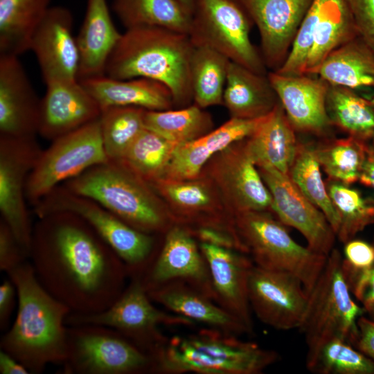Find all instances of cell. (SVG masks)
<instances>
[{"mask_svg":"<svg viewBox=\"0 0 374 374\" xmlns=\"http://www.w3.org/2000/svg\"><path fill=\"white\" fill-rule=\"evenodd\" d=\"M253 25L238 0H195L189 36L230 61L256 73L267 74L262 55L251 42Z\"/></svg>","mask_w":374,"mask_h":374,"instance_id":"10","label":"cell"},{"mask_svg":"<svg viewBox=\"0 0 374 374\" xmlns=\"http://www.w3.org/2000/svg\"><path fill=\"white\" fill-rule=\"evenodd\" d=\"M28 256L8 225L0 220V270L6 274L24 262Z\"/></svg>","mask_w":374,"mask_h":374,"instance_id":"47","label":"cell"},{"mask_svg":"<svg viewBox=\"0 0 374 374\" xmlns=\"http://www.w3.org/2000/svg\"><path fill=\"white\" fill-rule=\"evenodd\" d=\"M213 156L200 140L179 144L160 179L188 180L199 177L204 168Z\"/></svg>","mask_w":374,"mask_h":374,"instance_id":"43","label":"cell"},{"mask_svg":"<svg viewBox=\"0 0 374 374\" xmlns=\"http://www.w3.org/2000/svg\"><path fill=\"white\" fill-rule=\"evenodd\" d=\"M29 253L42 285L72 314L109 308L129 277L116 252L80 217L55 212L37 218Z\"/></svg>","mask_w":374,"mask_h":374,"instance_id":"1","label":"cell"},{"mask_svg":"<svg viewBox=\"0 0 374 374\" xmlns=\"http://www.w3.org/2000/svg\"><path fill=\"white\" fill-rule=\"evenodd\" d=\"M73 16L63 6H51L36 28L30 44L45 84L78 80L79 53L72 33Z\"/></svg>","mask_w":374,"mask_h":374,"instance_id":"19","label":"cell"},{"mask_svg":"<svg viewBox=\"0 0 374 374\" xmlns=\"http://www.w3.org/2000/svg\"><path fill=\"white\" fill-rule=\"evenodd\" d=\"M61 185L94 200L147 233H166L174 222L168 206L153 188L118 162L98 164Z\"/></svg>","mask_w":374,"mask_h":374,"instance_id":"5","label":"cell"},{"mask_svg":"<svg viewBox=\"0 0 374 374\" xmlns=\"http://www.w3.org/2000/svg\"><path fill=\"white\" fill-rule=\"evenodd\" d=\"M208 267L214 301L253 332L248 278L254 265L247 254L199 242Z\"/></svg>","mask_w":374,"mask_h":374,"instance_id":"21","label":"cell"},{"mask_svg":"<svg viewBox=\"0 0 374 374\" xmlns=\"http://www.w3.org/2000/svg\"><path fill=\"white\" fill-rule=\"evenodd\" d=\"M178 145L145 128L115 162L150 184L163 176Z\"/></svg>","mask_w":374,"mask_h":374,"instance_id":"38","label":"cell"},{"mask_svg":"<svg viewBox=\"0 0 374 374\" xmlns=\"http://www.w3.org/2000/svg\"><path fill=\"white\" fill-rule=\"evenodd\" d=\"M231 61L205 45H195L190 60L194 104L201 108L221 105Z\"/></svg>","mask_w":374,"mask_h":374,"instance_id":"35","label":"cell"},{"mask_svg":"<svg viewBox=\"0 0 374 374\" xmlns=\"http://www.w3.org/2000/svg\"><path fill=\"white\" fill-rule=\"evenodd\" d=\"M64 374L154 373L152 356L116 330L96 324L67 326Z\"/></svg>","mask_w":374,"mask_h":374,"instance_id":"9","label":"cell"},{"mask_svg":"<svg viewBox=\"0 0 374 374\" xmlns=\"http://www.w3.org/2000/svg\"><path fill=\"white\" fill-rule=\"evenodd\" d=\"M42 150L35 136H0L1 219L8 225L28 258L33 226L26 207V188Z\"/></svg>","mask_w":374,"mask_h":374,"instance_id":"13","label":"cell"},{"mask_svg":"<svg viewBox=\"0 0 374 374\" xmlns=\"http://www.w3.org/2000/svg\"><path fill=\"white\" fill-rule=\"evenodd\" d=\"M122 33L116 28L106 0H87L76 42L79 53L78 80L105 75L109 58Z\"/></svg>","mask_w":374,"mask_h":374,"instance_id":"26","label":"cell"},{"mask_svg":"<svg viewBox=\"0 0 374 374\" xmlns=\"http://www.w3.org/2000/svg\"><path fill=\"white\" fill-rule=\"evenodd\" d=\"M326 184L339 218L336 236L341 242L355 238L374 224V198L365 197L350 185L338 181L328 179Z\"/></svg>","mask_w":374,"mask_h":374,"instance_id":"39","label":"cell"},{"mask_svg":"<svg viewBox=\"0 0 374 374\" xmlns=\"http://www.w3.org/2000/svg\"><path fill=\"white\" fill-rule=\"evenodd\" d=\"M145 127L177 144L198 139L213 130L211 115L195 104L177 109L146 110Z\"/></svg>","mask_w":374,"mask_h":374,"instance_id":"37","label":"cell"},{"mask_svg":"<svg viewBox=\"0 0 374 374\" xmlns=\"http://www.w3.org/2000/svg\"><path fill=\"white\" fill-rule=\"evenodd\" d=\"M318 21L304 74L314 75L335 49L358 35L347 0H320Z\"/></svg>","mask_w":374,"mask_h":374,"instance_id":"31","label":"cell"},{"mask_svg":"<svg viewBox=\"0 0 374 374\" xmlns=\"http://www.w3.org/2000/svg\"><path fill=\"white\" fill-rule=\"evenodd\" d=\"M18 57L0 55V136L33 137L38 134L41 98Z\"/></svg>","mask_w":374,"mask_h":374,"instance_id":"22","label":"cell"},{"mask_svg":"<svg viewBox=\"0 0 374 374\" xmlns=\"http://www.w3.org/2000/svg\"><path fill=\"white\" fill-rule=\"evenodd\" d=\"M79 82L101 109L109 107H136L146 110H166L175 107L170 89L154 80H122L104 75Z\"/></svg>","mask_w":374,"mask_h":374,"instance_id":"27","label":"cell"},{"mask_svg":"<svg viewBox=\"0 0 374 374\" xmlns=\"http://www.w3.org/2000/svg\"><path fill=\"white\" fill-rule=\"evenodd\" d=\"M145 111L136 107H109L101 109V136L109 161H118L145 129Z\"/></svg>","mask_w":374,"mask_h":374,"instance_id":"41","label":"cell"},{"mask_svg":"<svg viewBox=\"0 0 374 374\" xmlns=\"http://www.w3.org/2000/svg\"><path fill=\"white\" fill-rule=\"evenodd\" d=\"M17 301V292L15 285L8 277L0 285V329L8 330L14 308Z\"/></svg>","mask_w":374,"mask_h":374,"instance_id":"49","label":"cell"},{"mask_svg":"<svg viewBox=\"0 0 374 374\" xmlns=\"http://www.w3.org/2000/svg\"><path fill=\"white\" fill-rule=\"evenodd\" d=\"M113 9L126 28L157 26L189 34L192 15L177 0H114Z\"/></svg>","mask_w":374,"mask_h":374,"instance_id":"34","label":"cell"},{"mask_svg":"<svg viewBox=\"0 0 374 374\" xmlns=\"http://www.w3.org/2000/svg\"><path fill=\"white\" fill-rule=\"evenodd\" d=\"M279 103L267 74L256 73L231 61L222 103L231 118H262L270 114Z\"/></svg>","mask_w":374,"mask_h":374,"instance_id":"29","label":"cell"},{"mask_svg":"<svg viewBox=\"0 0 374 374\" xmlns=\"http://www.w3.org/2000/svg\"><path fill=\"white\" fill-rule=\"evenodd\" d=\"M272 197V211L285 226L299 231L313 251L328 256L336 234L323 213L310 201L288 175L269 167L258 168Z\"/></svg>","mask_w":374,"mask_h":374,"instance_id":"16","label":"cell"},{"mask_svg":"<svg viewBox=\"0 0 374 374\" xmlns=\"http://www.w3.org/2000/svg\"><path fill=\"white\" fill-rule=\"evenodd\" d=\"M37 217L55 212L75 214L85 222L124 262L129 278L143 276L153 262V234L139 231L94 200L59 185L33 206Z\"/></svg>","mask_w":374,"mask_h":374,"instance_id":"7","label":"cell"},{"mask_svg":"<svg viewBox=\"0 0 374 374\" xmlns=\"http://www.w3.org/2000/svg\"><path fill=\"white\" fill-rule=\"evenodd\" d=\"M366 98H367L369 100V101L371 102V103L374 106V96H368V97H366Z\"/></svg>","mask_w":374,"mask_h":374,"instance_id":"54","label":"cell"},{"mask_svg":"<svg viewBox=\"0 0 374 374\" xmlns=\"http://www.w3.org/2000/svg\"><path fill=\"white\" fill-rule=\"evenodd\" d=\"M359 181L374 192V149L368 157L363 166Z\"/></svg>","mask_w":374,"mask_h":374,"instance_id":"52","label":"cell"},{"mask_svg":"<svg viewBox=\"0 0 374 374\" xmlns=\"http://www.w3.org/2000/svg\"><path fill=\"white\" fill-rule=\"evenodd\" d=\"M258 30L266 67L276 71L291 50L312 0H238Z\"/></svg>","mask_w":374,"mask_h":374,"instance_id":"18","label":"cell"},{"mask_svg":"<svg viewBox=\"0 0 374 374\" xmlns=\"http://www.w3.org/2000/svg\"><path fill=\"white\" fill-rule=\"evenodd\" d=\"M358 35L374 52V0H347Z\"/></svg>","mask_w":374,"mask_h":374,"instance_id":"48","label":"cell"},{"mask_svg":"<svg viewBox=\"0 0 374 374\" xmlns=\"http://www.w3.org/2000/svg\"><path fill=\"white\" fill-rule=\"evenodd\" d=\"M314 75L353 90L374 88V52L357 35L332 51Z\"/></svg>","mask_w":374,"mask_h":374,"instance_id":"30","label":"cell"},{"mask_svg":"<svg viewBox=\"0 0 374 374\" xmlns=\"http://www.w3.org/2000/svg\"><path fill=\"white\" fill-rule=\"evenodd\" d=\"M38 134L53 141L99 118L101 109L79 80L46 84Z\"/></svg>","mask_w":374,"mask_h":374,"instance_id":"23","label":"cell"},{"mask_svg":"<svg viewBox=\"0 0 374 374\" xmlns=\"http://www.w3.org/2000/svg\"><path fill=\"white\" fill-rule=\"evenodd\" d=\"M250 306L263 323L280 330L299 328L309 294L295 276L255 265L248 278Z\"/></svg>","mask_w":374,"mask_h":374,"instance_id":"15","label":"cell"},{"mask_svg":"<svg viewBox=\"0 0 374 374\" xmlns=\"http://www.w3.org/2000/svg\"><path fill=\"white\" fill-rule=\"evenodd\" d=\"M179 4L192 15L195 0H177Z\"/></svg>","mask_w":374,"mask_h":374,"instance_id":"53","label":"cell"},{"mask_svg":"<svg viewBox=\"0 0 374 374\" xmlns=\"http://www.w3.org/2000/svg\"><path fill=\"white\" fill-rule=\"evenodd\" d=\"M343 273L353 296L360 303L365 314L374 321V263L360 271Z\"/></svg>","mask_w":374,"mask_h":374,"instance_id":"45","label":"cell"},{"mask_svg":"<svg viewBox=\"0 0 374 374\" xmlns=\"http://www.w3.org/2000/svg\"><path fill=\"white\" fill-rule=\"evenodd\" d=\"M306 367L317 374H374V361L340 338L308 349Z\"/></svg>","mask_w":374,"mask_h":374,"instance_id":"40","label":"cell"},{"mask_svg":"<svg viewBox=\"0 0 374 374\" xmlns=\"http://www.w3.org/2000/svg\"><path fill=\"white\" fill-rule=\"evenodd\" d=\"M150 185L170 204L172 219L179 224H235L234 218L221 214L222 208L217 198L220 194L209 179H159Z\"/></svg>","mask_w":374,"mask_h":374,"instance_id":"24","label":"cell"},{"mask_svg":"<svg viewBox=\"0 0 374 374\" xmlns=\"http://www.w3.org/2000/svg\"><path fill=\"white\" fill-rule=\"evenodd\" d=\"M1 374H28V370L8 353L0 350Z\"/></svg>","mask_w":374,"mask_h":374,"instance_id":"51","label":"cell"},{"mask_svg":"<svg viewBox=\"0 0 374 374\" xmlns=\"http://www.w3.org/2000/svg\"><path fill=\"white\" fill-rule=\"evenodd\" d=\"M373 146L374 147V141H373Z\"/></svg>","mask_w":374,"mask_h":374,"instance_id":"55","label":"cell"},{"mask_svg":"<svg viewBox=\"0 0 374 374\" xmlns=\"http://www.w3.org/2000/svg\"><path fill=\"white\" fill-rule=\"evenodd\" d=\"M120 296L106 310L91 314L71 313L66 326L96 324L112 328L150 354L165 339L164 326H193V321L170 314L156 308L148 296L141 276H134Z\"/></svg>","mask_w":374,"mask_h":374,"instance_id":"12","label":"cell"},{"mask_svg":"<svg viewBox=\"0 0 374 374\" xmlns=\"http://www.w3.org/2000/svg\"><path fill=\"white\" fill-rule=\"evenodd\" d=\"M108 161L98 118L52 141L42 150L28 177L26 199L33 206L57 186Z\"/></svg>","mask_w":374,"mask_h":374,"instance_id":"11","label":"cell"},{"mask_svg":"<svg viewBox=\"0 0 374 374\" xmlns=\"http://www.w3.org/2000/svg\"><path fill=\"white\" fill-rule=\"evenodd\" d=\"M326 109L331 125L347 136L373 142L374 106L367 98L353 89L329 84Z\"/></svg>","mask_w":374,"mask_h":374,"instance_id":"33","label":"cell"},{"mask_svg":"<svg viewBox=\"0 0 374 374\" xmlns=\"http://www.w3.org/2000/svg\"><path fill=\"white\" fill-rule=\"evenodd\" d=\"M269 80L296 132L323 135L331 124L326 109L329 84L316 75L270 71Z\"/></svg>","mask_w":374,"mask_h":374,"instance_id":"20","label":"cell"},{"mask_svg":"<svg viewBox=\"0 0 374 374\" xmlns=\"http://www.w3.org/2000/svg\"><path fill=\"white\" fill-rule=\"evenodd\" d=\"M341 262L342 255L333 249L309 293L305 314L299 328L305 337L308 349L333 338L343 339L354 345L357 338V321L365 312L353 298Z\"/></svg>","mask_w":374,"mask_h":374,"instance_id":"8","label":"cell"},{"mask_svg":"<svg viewBox=\"0 0 374 374\" xmlns=\"http://www.w3.org/2000/svg\"><path fill=\"white\" fill-rule=\"evenodd\" d=\"M187 227L199 242L236 250L247 254L235 225L202 224L193 228Z\"/></svg>","mask_w":374,"mask_h":374,"instance_id":"44","label":"cell"},{"mask_svg":"<svg viewBox=\"0 0 374 374\" xmlns=\"http://www.w3.org/2000/svg\"><path fill=\"white\" fill-rule=\"evenodd\" d=\"M374 263V242L353 238L344 247L341 267L344 272L360 271Z\"/></svg>","mask_w":374,"mask_h":374,"instance_id":"46","label":"cell"},{"mask_svg":"<svg viewBox=\"0 0 374 374\" xmlns=\"http://www.w3.org/2000/svg\"><path fill=\"white\" fill-rule=\"evenodd\" d=\"M148 294L153 302L195 323L236 336L250 334L239 320L214 300L185 282H169Z\"/></svg>","mask_w":374,"mask_h":374,"instance_id":"25","label":"cell"},{"mask_svg":"<svg viewBox=\"0 0 374 374\" xmlns=\"http://www.w3.org/2000/svg\"><path fill=\"white\" fill-rule=\"evenodd\" d=\"M238 337L208 328L165 338L150 354L154 373L260 374L279 359L276 351Z\"/></svg>","mask_w":374,"mask_h":374,"instance_id":"4","label":"cell"},{"mask_svg":"<svg viewBox=\"0 0 374 374\" xmlns=\"http://www.w3.org/2000/svg\"><path fill=\"white\" fill-rule=\"evenodd\" d=\"M6 274L17 290V310L1 338V350L30 373H42L48 364L62 366L67 355L66 319L71 310L42 285L30 262L26 260Z\"/></svg>","mask_w":374,"mask_h":374,"instance_id":"2","label":"cell"},{"mask_svg":"<svg viewBox=\"0 0 374 374\" xmlns=\"http://www.w3.org/2000/svg\"><path fill=\"white\" fill-rule=\"evenodd\" d=\"M320 168L313 147L299 143L288 175L304 195L323 213L336 234L339 218L323 180Z\"/></svg>","mask_w":374,"mask_h":374,"instance_id":"42","label":"cell"},{"mask_svg":"<svg viewBox=\"0 0 374 374\" xmlns=\"http://www.w3.org/2000/svg\"><path fill=\"white\" fill-rule=\"evenodd\" d=\"M313 148L328 179L352 185L359 181L363 166L374 147L347 136L326 140Z\"/></svg>","mask_w":374,"mask_h":374,"instance_id":"36","label":"cell"},{"mask_svg":"<svg viewBox=\"0 0 374 374\" xmlns=\"http://www.w3.org/2000/svg\"><path fill=\"white\" fill-rule=\"evenodd\" d=\"M208 179L234 217L249 211H272V197L244 139L215 154L207 163Z\"/></svg>","mask_w":374,"mask_h":374,"instance_id":"14","label":"cell"},{"mask_svg":"<svg viewBox=\"0 0 374 374\" xmlns=\"http://www.w3.org/2000/svg\"><path fill=\"white\" fill-rule=\"evenodd\" d=\"M296 132L279 103L244 143L258 168H273L288 175L299 144Z\"/></svg>","mask_w":374,"mask_h":374,"instance_id":"28","label":"cell"},{"mask_svg":"<svg viewBox=\"0 0 374 374\" xmlns=\"http://www.w3.org/2000/svg\"><path fill=\"white\" fill-rule=\"evenodd\" d=\"M193 48L186 33L157 26L126 28L109 58L105 75L160 82L171 91L175 107H184L193 101L190 73Z\"/></svg>","mask_w":374,"mask_h":374,"instance_id":"3","label":"cell"},{"mask_svg":"<svg viewBox=\"0 0 374 374\" xmlns=\"http://www.w3.org/2000/svg\"><path fill=\"white\" fill-rule=\"evenodd\" d=\"M358 335L354 346L374 361V321L365 315L357 321Z\"/></svg>","mask_w":374,"mask_h":374,"instance_id":"50","label":"cell"},{"mask_svg":"<svg viewBox=\"0 0 374 374\" xmlns=\"http://www.w3.org/2000/svg\"><path fill=\"white\" fill-rule=\"evenodd\" d=\"M141 277L147 291L183 281L214 300L206 261L195 237L182 224H173L166 231L160 252Z\"/></svg>","mask_w":374,"mask_h":374,"instance_id":"17","label":"cell"},{"mask_svg":"<svg viewBox=\"0 0 374 374\" xmlns=\"http://www.w3.org/2000/svg\"><path fill=\"white\" fill-rule=\"evenodd\" d=\"M51 0H0V55L19 56L30 50L32 36Z\"/></svg>","mask_w":374,"mask_h":374,"instance_id":"32","label":"cell"},{"mask_svg":"<svg viewBox=\"0 0 374 374\" xmlns=\"http://www.w3.org/2000/svg\"><path fill=\"white\" fill-rule=\"evenodd\" d=\"M237 233L247 254L259 267L291 274L309 294L327 260L324 255L297 243L269 211H249L234 216Z\"/></svg>","mask_w":374,"mask_h":374,"instance_id":"6","label":"cell"}]
</instances>
